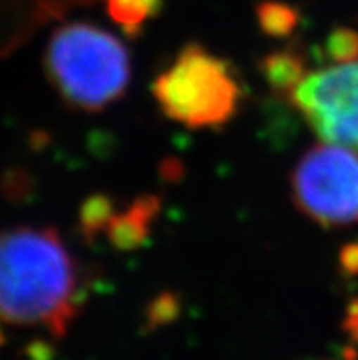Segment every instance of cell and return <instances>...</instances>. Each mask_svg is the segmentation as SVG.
<instances>
[{"instance_id":"52a82bcc","label":"cell","mask_w":358,"mask_h":360,"mask_svg":"<svg viewBox=\"0 0 358 360\" xmlns=\"http://www.w3.org/2000/svg\"><path fill=\"white\" fill-rule=\"evenodd\" d=\"M262 75L269 84V90L283 101L289 99L290 91L295 90L300 79L309 70L307 57L296 46H287L265 55L260 64Z\"/></svg>"},{"instance_id":"8992f818","label":"cell","mask_w":358,"mask_h":360,"mask_svg":"<svg viewBox=\"0 0 358 360\" xmlns=\"http://www.w3.org/2000/svg\"><path fill=\"white\" fill-rule=\"evenodd\" d=\"M159 209L161 203L152 194L136 198L122 210H115L103 236L117 251H136L148 240Z\"/></svg>"},{"instance_id":"ba28073f","label":"cell","mask_w":358,"mask_h":360,"mask_svg":"<svg viewBox=\"0 0 358 360\" xmlns=\"http://www.w3.org/2000/svg\"><path fill=\"white\" fill-rule=\"evenodd\" d=\"M165 0H105L108 17L130 37H137L163 9Z\"/></svg>"},{"instance_id":"5b68a950","label":"cell","mask_w":358,"mask_h":360,"mask_svg":"<svg viewBox=\"0 0 358 360\" xmlns=\"http://www.w3.org/2000/svg\"><path fill=\"white\" fill-rule=\"evenodd\" d=\"M287 103L320 141L358 154V48L340 59H322L309 68Z\"/></svg>"},{"instance_id":"7c38bea8","label":"cell","mask_w":358,"mask_h":360,"mask_svg":"<svg viewBox=\"0 0 358 360\" xmlns=\"http://www.w3.org/2000/svg\"><path fill=\"white\" fill-rule=\"evenodd\" d=\"M4 344V333H2V328H0V346Z\"/></svg>"},{"instance_id":"8fae6325","label":"cell","mask_w":358,"mask_h":360,"mask_svg":"<svg viewBox=\"0 0 358 360\" xmlns=\"http://www.w3.org/2000/svg\"><path fill=\"white\" fill-rule=\"evenodd\" d=\"M344 328L345 331L351 335V338H353L354 342L358 344V298H354V300L350 304V307H347Z\"/></svg>"},{"instance_id":"30bf717a","label":"cell","mask_w":358,"mask_h":360,"mask_svg":"<svg viewBox=\"0 0 358 360\" xmlns=\"http://www.w3.org/2000/svg\"><path fill=\"white\" fill-rule=\"evenodd\" d=\"M114 212V201L105 194H94L88 198L79 210V229H81L82 236L96 238L105 234Z\"/></svg>"},{"instance_id":"9c48e42d","label":"cell","mask_w":358,"mask_h":360,"mask_svg":"<svg viewBox=\"0 0 358 360\" xmlns=\"http://www.w3.org/2000/svg\"><path fill=\"white\" fill-rule=\"evenodd\" d=\"M256 17L258 24L267 33L269 37L274 39H286L298 27V9L295 6L280 2V0H263L256 6Z\"/></svg>"},{"instance_id":"7a4b0ae2","label":"cell","mask_w":358,"mask_h":360,"mask_svg":"<svg viewBox=\"0 0 358 360\" xmlns=\"http://www.w3.org/2000/svg\"><path fill=\"white\" fill-rule=\"evenodd\" d=\"M44 66L64 103L90 114L121 101L132 79V57L124 42L87 20L55 30L46 46Z\"/></svg>"},{"instance_id":"3957f363","label":"cell","mask_w":358,"mask_h":360,"mask_svg":"<svg viewBox=\"0 0 358 360\" xmlns=\"http://www.w3.org/2000/svg\"><path fill=\"white\" fill-rule=\"evenodd\" d=\"M152 96L167 119L209 130L236 117L243 88L229 60L201 44H186L154 79Z\"/></svg>"},{"instance_id":"6da1fadb","label":"cell","mask_w":358,"mask_h":360,"mask_svg":"<svg viewBox=\"0 0 358 360\" xmlns=\"http://www.w3.org/2000/svg\"><path fill=\"white\" fill-rule=\"evenodd\" d=\"M84 300L79 262L51 227L0 231V322L66 335Z\"/></svg>"},{"instance_id":"277c9868","label":"cell","mask_w":358,"mask_h":360,"mask_svg":"<svg viewBox=\"0 0 358 360\" xmlns=\"http://www.w3.org/2000/svg\"><path fill=\"white\" fill-rule=\"evenodd\" d=\"M296 209L326 229L358 224V154L320 141L300 155L290 172Z\"/></svg>"}]
</instances>
